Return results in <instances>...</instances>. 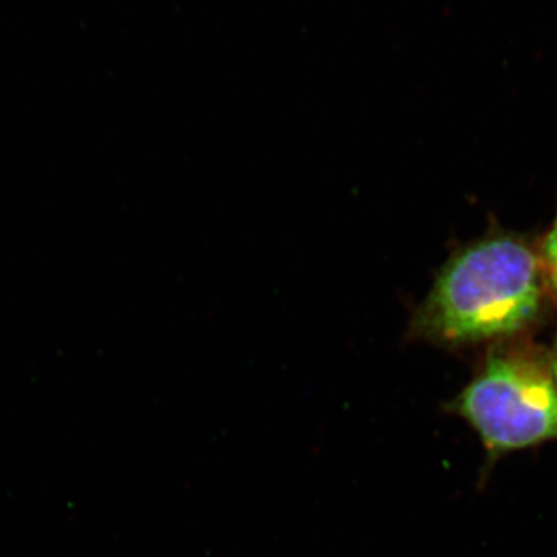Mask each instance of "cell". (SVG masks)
I'll list each match as a JSON object with an SVG mask.
<instances>
[{"mask_svg": "<svg viewBox=\"0 0 557 557\" xmlns=\"http://www.w3.org/2000/svg\"><path fill=\"white\" fill-rule=\"evenodd\" d=\"M491 450H512L557 438V387L544 359L522 348L493 351L449 405Z\"/></svg>", "mask_w": 557, "mask_h": 557, "instance_id": "7a4b0ae2", "label": "cell"}, {"mask_svg": "<svg viewBox=\"0 0 557 557\" xmlns=\"http://www.w3.org/2000/svg\"><path fill=\"white\" fill-rule=\"evenodd\" d=\"M544 267L553 288L557 292V219L545 237Z\"/></svg>", "mask_w": 557, "mask_h": 557, "instance_id": "3957f363", "label": "cell"}, {"mask_svg": "<svg viewBox=\"0 0 557 557\" xmlns=\"http://www.w3.org/2000/svg\"><path fill=\"white\" fill-rule=\"evenodd\" d=\"M549 368H552L553 379H555L556 387H557V343L555 347V351H553L552 362H549Z\"/></svg>", "mask_w": 557, "mask_h": 557, "instance_id": "277c9868", "label": "cell"}, {"mask_svg": "<svg viewBox=\"0 0 557 557\" xmlns=\"http://www.w3.org/2000/svg\"><path fill=\"white\" fill-rule=\"evenodd\" d=\"M542 273L537 256L512 237L461 248L413 309L408 338L460 347L520 332L541 311Z\"/></svg>", "mask_w": 557, "mask_h": 557, "instance_id": "6da1fadb", "label": "cell"}]
</instances>
